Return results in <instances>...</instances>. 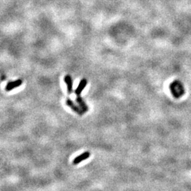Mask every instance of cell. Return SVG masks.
<instances>
[{"label": "cell", "instance_id": "cell-3", "mask_svg": "<svg viewBox=\"0 0 191 191\" xmlns=\"http://www.w3.org/2000/svg\"><path fill=\"white\" fill-rule=\"evenodd\" d=\"M90 155L91 154H90V152H84L83 154H80L79 156H78V157H77L76 158L73 160V164H74V165L78 164V163H81V162L84 161V160L87 159L88 158H89Z\"/></svg>", "mask_w": 191, "mask_h": 191}, {"label": "cell", "instance_id": "cell-4", "mask_svg": "<svg viewBox=\"0 0 191 191\" xmlns=\"http://www.w3.org/2000/svg\"><path fill=\"white\" fill-rule=\"evenodd\" d=\"M87 83H88V81L86 79H82L80 81L77 88L76 90H75V94H76L77 96H79L80 94H81V92L83 91V90L84 89L85 86H86Z\"/></svg>", "mask_w": 191, "mask_h": 191}, {"label": "cell", "instance_id": "cell-6", "mask_svg": "<svg viewBox=\"0 0 191 191\" xmlns=\"http://www.w3.org/2000/svg\"><path fill=\"white\" fill-rule=\"evenodd\" d=\"M76 101L78 103L79 107L82 109V110L84 112V113H86V112H87L88 110H89V108H88L87 105H86V103L84 102V101L83 100V99L81 97V96H78L77 97Z\"/></svg>", "mask_w": 191, "mask_h": 191}, {"label": "cell", "instance_id": "cell-1", "mask_svg": "<svg viewBox=\"0 0 191 191\" xmlns=\"http://www.w3.org/2000/svg\"><path fill=\"white\" fill-rule=\"evenodd\" d=\"M66 103H67V105H68L69 107L71 108L74 111L76 112V113L79 114V115H83V114L84 113V112L83 111L82 109H81L80 107H78L77 105H75L74 103L70 99H67V100H66Z\"/></svg>", "mask_w": 191, "mask_h": 191}, {"label": "cell", "instance_id": "cell-5", "mask_svg": "<svg viewBox=\"0 0 191 191\" xmlns=\"http://www.w3.org/2000/svg\"><path fill=\"white\" fill-rule=\"evenodd\" d=\"M64 81L67 84V92H68L69 94H71L72 93V85H73V81H72L71 76L69 74L66 75L65 78H64Z\"/></svg>", "mask_w": 191, "mask_h": 191}, {"label": "cell", "instance_id": "cell-2", "mask_svg": "<svg viewBox=\"0 0 191 191\" xmlns=\"http://www.w3.org/2000/svg\"><path fill=\"white\" fill-rule=\"evenodd\" d=\"M21 84L22 81L21 79H17L14 81H9V82L6 85L5 90L6 91H10L15 89V88L20 86Z\"/></svg>", "mask_w": 191, "mask_h": 191}]
</instances>
